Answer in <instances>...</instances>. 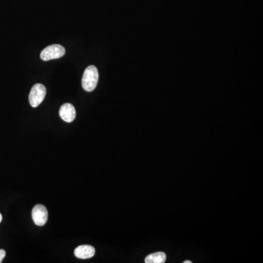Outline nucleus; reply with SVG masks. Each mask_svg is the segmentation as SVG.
I'll return each mask as SVG.
<instances>
[{
    "label": "nucleus",
    "instance_id": "0eeeda50",
    "mask_svg": "<svg viewBox=\"0 0 263 263\" xmlns=\"http://www.w3.org/2000/svg\"><path fill=\"white\" fill-rule=\"evenodd\" d=\"M166 261V254L164 252H156L149 254L145 259L146 263H164Z\"/></svg>",
    "mask_w": 263,
    "mask_h": 263
},
{
    "label": "nucleus",
    "instance_id": "20e7f679",
    "mask_svg": "<svg viewBox=\"0 0 263 263\" xmlns=\"http://www.w3.org/2000/svg\"><path fill=\"white\" fill-rule=\"evenodd\" d=\"M32 216L36 225H45L47 222L48 216H49L47 208L43 205H37L33 208Z\"/></svg>",
    "mask_w": 263,
    "mask_h": 263
},
{
    "label": "nucleus",
    "instance_id": "1a4fd4ad",
    "mask_svg": "<svg viewBox=\"0 0 263 263\" xmlns=\"http://www.w3.org/2000/svg\"><path fill=\"white\" fill-rule=\"evenodd\" d=\"M2 220H3V216H2V214H0V222H2Z\"/></svg>",
    "mask_w": 263,
    "mask_h": 263
},
{
    "label": "nucleus",
    "instance_id": "7ed1b4c3",
    "mask_svg": "<svg viewBox=\"0 0 263 263\" xmlns=\"http://www.w3.org/2000/svg\"><path fill=\"white\" fill-rule=\"evenodd\" d=\"M65 54V49L59 44L51 45L42 51L41 58L43 61H49L63 57Z\"/></svg>",
    "mask_w": 263,
    "mask_h": 263
},
{
    "label": "nucleus",
    "instance_id": "6e6552de",
    "mask_svg": "<svg viewBox=\"0 0 263 263\" xmlns=\"http://www.w3.org/2000/svg\"><path fill=\"white\" fill-rule=\"evenodd\" d=\"M6 252L5 250L0 249V263L3 262V259H4L5 256H6Z\"/></svg>",
    "mask_w": 263,
    "mask_h": 263
},
{
    "label": "nucleus",
    "instance_id": "423d86ee",
    "mask_svg": "<svg viewBox=\"0 0 263 263\" xmlns=\"http://www.w3.org/2000/svg\"><path fill=\"white\" fill-rule=\"evenodd\" d=\"M74 254L79 259H89L95 254V248L90 245H81L75 248Z\"/></svg>",
    "mask_w": 263,
    "mask_h": 263
},
{
    "label": "nucleus",
    "instance_id": "9d476101",
    "mask_svg": "<svg viewBox=\"0 0 263 263\" xmlns=\"http://www.w3.org/2000/svg\"><path fill=\"white\" fill-rule=\"evenodd\" d=\"M184 263H192L190 260L184 261Z\"/></svg>",
    "mask_w": 263,
    "mask_h": 263
},
{
    "label": "nucleus",
    "instance_id": "f03ea898",
    "mask_svg": "<svg viewBox=\"0 0 263 263\" xmlns=\"http://www.w3.org/2000/svg\"><path fill=\"white\" fill-rule=\"evenodd\" d=\"M46 95V88L41 83L34 85L29 95V100L32 107H37L44 100Z\"/></svg>",
    "mask_w": 263,
    "mask_h": 263
},
{
    "label": "nucleus",
    "instance_id": "f257e3e1",
    "mask_svg": "<svg viewBox=\"0 0 263 263\" xmlns=\"http://www.w3.org/2000/svg\"><path fill=\"white\" fill-rule=\"evenodd\" d=\"M99 73L97 67L90 65L85 70L82 78V87L86 91H92L97 87Z\"/></svg>",
    "mask_w": 263,
    "mask_h": 263
},
{
    "label": "nucleus",
    "instance_id": "39448f33",
    "mask_svg": "<svg viewBox=\"0 0 263 263\" xmlns=\"http://www.w3.org/2000/svg\"><path fill=\"white\" fill-rule=\"evenodd\" d=\"M59 115L63 121L70 123L74 121L76 116V110L72 104L65 103L59 109Z\"/></svg>",
    "mask_w": 263,
    "mask_h": 263
}]
</instances>
